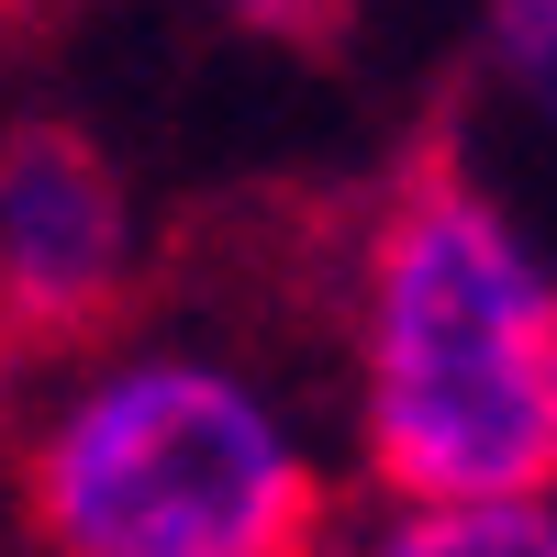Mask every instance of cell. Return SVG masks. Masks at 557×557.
I'll return each instance as SVG.
<instances>
[{
	"label": "cell",
	"instance_id": "6da1fadb",
	"mask_svg": "<svg viewBox=\"0 0 557 557\" xmlns=\"http://www.w3.org/2000/svg\"><path fill=\"white\" fill-rule=\"evenodd\" d=\"M357 412L401 513L546 502L557 469V290L446 123H424L357 257Z\"/></svg>",
	"mask_w": 557,
	"mask_h": 557
},
{
	"label": "cell",
	"instance_id": "7a4b0ae2",
	"mask_svg": "<svg viewBox=\"0 0 557 557\" xmlns=\"http://www.w3.org/2000/svg\"><path fill=\"white\" fill-rule=\"evenodd\" d=\"M34 557H323L335 491L223 357H101L23 446Z\"/></svg>",
	"mask_w": 557,
	"mask_h": 557
},
{
	"label": "cell",
	"instance_id": "3957f363",
	"mask_svg": "<svg viewBox=\"0 0 557 557\" xmlns=\"http://www.w3.org/2000/svg\"><path fill=\"white\" fill-rule=\"evenodd\" d=\"M134 301V190L67 112L0 123V391L101 357Z\"/></svg>",
	"mask_w": 557,
	"mask_h": 557
},
{
	"label": "cell",
	"instance_id": "277c9868",
	"mask_svg": "<svg viewBox=\"0 0 557 557\" xmlns=\"http://www.w3.org/2000/svg\"><path fill=\"white\" fill-rule=\"evenodd\" d=\"M357 557H557L546 502H457V513H391Z\"/></svg>",
	"mask_w": 557,
	"mask_h": 557
},
{
	"label": "cell",
	"instance_id": "5b68a950",
	"mask_svg": "<svg viewBox=\"0 0 557 557\" xmlns=\"http://www.w3.org/2000/svg\"><path fill=\"white\" fill-rule=\"evenodd\" d=\"M235 34H268L290 45V57H335V45L357 34V0H212Z\"/></svg>",
	"mask_w": 557,
	"mask_h": 557
},
{
	"label": "cell",
	"instance_id": "8992f818",
	"mask_svg": "<svg viewBox=\"0 0 557 557\" xmlns=\"http://www.w3.org/2000/svg\"><path fill=\"white\" fill-rule=\"evenodd\" d=\"M78 0H0V45H23V34H45V23H67Z\"/></svg>",
	"mask_w": 557,
	"mask_h": 557
}]
</instances>
